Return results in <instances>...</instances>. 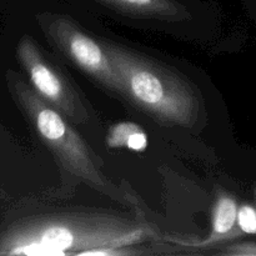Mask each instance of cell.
<instances>
[{"instance_id": "1", "label": "cell", "mask_w": 256, "mask_h": 256, "mask_svg": "<svg viewBox=\"0 0 256 256\" xmlns=\"http://www.w3.org/2000/svg\"><path fill=\"white\" fill-rule=\"evenodd\" d=\"M154 235L148 224L120 214L98 210L58 212L28 226L12 252L84 256L92 250L142 244Z\"/></svg>"}, {"instance_id": "2", "label": "cell", "mask_w": 256, "mask_h": 256, "mask_svg": "<svg viewBox=\"0 0 256 256\" xmlns=\"http://www.w3.org/2000/svg\"><path fill=\"white\" fill-rule=\"evenodd\" d=\"M122 82V95L164 124L192 129L204 116L202 94L186 78L122 45L102 40Z\"/></svg>"}, {"instance_id": "3", "label": "cell", "mask_w": 256, "mask_h": 256, "mask_svg": "<svg viewBox=\"0 0 256 256\" xmlns=\"http://www.w3.org/2000/svg\"><path fill=\"white\" fill-rule=\"evenodd\" d=\"M18 86V94L35 129L54 154L64 174L122 204H136L135 198L128 195L104 174L100 158L70 125L68 118L36 92L28 89L22 82Z\"/></svg>"}, {"instance_id": "4", "label": "cell", "mask_w": 256, "mask_h": 256, "mask_svg": "<svg viewBox=\"0 0 256 256\" xmlns=\"http://www.w3.org/2000/svg\"><path fill=\"white\" fill-rule=\"evenodd\" d=\"M42 29L48 39L72 64L108 90L122 95V82L102 42L92 39L72 20L60 15L46 18Z\"/></svg>"}, {"instance_id": "5", "label": "cell", "mask_w": 256, "mask_h": 256, "mask_svg": "<svg viewBox=\"0 0 256 256\" xmlns=\"http://www.w3.org/2000/svg\"><path fill=\"white\" fill-rule=\"evenodd\" d=\"M20 56L32 86L42 99L56 108L72 122L88 124L92 120V110L72 80L59 66L52 64L32 40L22 42Z\"/></svg>"}, {"instance_id": "6", "label": "cell", "mask_w": 256, "mask_h": 256, "mask_svg": "<svg viewBox=\"0 0 256 256\" xmlns=\"http://www.w3.org/2000/svg\"><path fill=\"white\" fill-rule=\"evenodd\" d=\"M120 12L145 18L165 20H182L188 18V12L175 0H102Z\"/></svg>"}, {"instance_id": "7", "label": "cell", "mask_w": 256, "mask_h": 256, "mask_svg": "<svg viewBox=\"0 0 256 256\" xmlns=\"http://www.w3.org/2000/svg\"><path fill=\"white\" fill-rule=\"evenodd\" d=\"M238 208L236 202L228 195L218 198L212 212V229L209 238L200 242H194V246H208L222 240L228 239L230 235H238L235 228L238 226Z\"/></svg>"}, {"instance_id": "8", "label": "cell", "mask_w": 256, "mask_h": 256, "mask_svg": "<svg viewBox=\"0 0 256 256\" xmlns=\"http://www.w3.org/2000/svg\"><path fill=\"white\" fill-rule=\"evenodd\" d=\"M106 142L110 148H126L134 152H144L148 146V138L140 125L119 122L109 130Z\"/></svg>"}, {"instance_id": "9", "label": "cell", "mask_w": 256, "mask_h": 256, "mask_svg": "<svg viewBox=\"0 0 256 256\" xmlns=\"http://www.w3.org/2000/svg\"><path fill=\"white\" fill-rule=\"evenodd\" d=\"M238 228L244 234H256V209L242 205L238 210Z\"/></svg>"}, {"instance_id": "10", "label": "cell", "mask_w": 256, "mask_h": 256, "mask_svg": "<svg viewBox=\"0 0 256 256\" xmlns=\"http://www.w3.org/2000/svg\"><path fill=\"white\" fill-rule=\"evenodd\" d=\"M222 254L226 255H235V256H249L256 255V244H239L232 245V246L228 248L225 252H222Z\"/></svg>"}]
</instances>
